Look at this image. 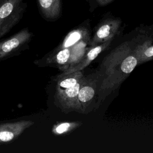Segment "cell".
Returning a JSON list of instances; mask_svg holds the SVG:
<instances>
[{
	"label": "cell",
	"instance_id": "obj_1",
	"mask_svg": "<svg viewBox=\"0 0 153 153\" xmlns=\"http://www.w3.org/2000/svg\"><path fill=\"white\" fill-rule=\"evenodd\" d=\"M27 6L24 0H0V38L21 20Z\"/></svg>",
	"mask_w": 153,
	"mask_h": 153
},
{
	"label": "cell",
	"instance_id": "obj_2",
	"mask_svg": "<svg viewBox=\"0 0 153 153\" xmlns=\"http://www.w3.org/2000/svg\"><path fill=\"white\" fill-rule=\"evenodd\" d=\"M28 28H24L10 38L0 42V60L14 54L27 44L33 37Z\"/></svg>",
	"mask_w": 153,
	"mask_h": 153
},
{
	"label": "cell",
	"instance_id": "obj_3",
	"mask_svg": "<svg viewBox=\"0 0 153 153\" xmlns=\"http://www.w3.org/2000/svg\"><path fill=\"white\" fill-rule=\"evenodd\" d=\"M34 124L31 120H20L13 123L0 124V145L12 142L24 131Z\"/></svg>",
	"mask_w": 153,
	"mask_h": 153
},
{
	"label": "cell",
	"instance_id": "obj_4",
	"mask_svg": "<svg viewBox=\"0 0 153 153\" xmlns=\"http://www.w3.org/2000/svg\"><path fill=\"white\" fill-rule=\"evenodd\" d=\"M84 81L82 79L71 87L62 90H56L54 96L56 104L65 111L76 108L78 94L84 83Z\"/></svg>",
	"mask_w": 153,
	"mask_h": 153
},
{
	"label": "cell",
	"instance_id": "obj_5",
	"mask_svg": "<svg viewBox=\"0 0 153 153\" xmlns=\"http://www.w3.org/2000/svg\"><path fill=\"white\" fill-rule=\"evenodd\" d=\"M39 13L45 20H57L61 14L62 0H36Z\"/></svg>",
	"mask_w": 153,
	"mask_h": 153
},
{
	"label": "cell",
	"instance_id": "obj_6",
	"mask_svg": "<svg viewBox=\"0 0 153 153\" xmlns=\"http://www.w3.org/2000/svg\"><path fill=\"white\" fill-rule=\"evenodd\" d=\"M120 20L118 19L107 18L103 22L96 33V38L98 40H103L111 37L117 31Z\"/></svg>",
	"mask_w": 153,
	"mask_h": 153
},
{
	"label": "cell",
	"instance_id": "obj_7",
	"mask_svg": "<svg viewBox=\"0 0 153 153\" xmlns=\"http://www.w3.org/2000/svg\"><path fill=\"white\" fill-rule=\"evenodd\" d=\"M83 79V75L79 71L64 72L58 77L56 90H62L71 87Z\"/></svg>",
	"mask_w": 153,
	"mask_h": 153
},
{
	"label": "cell",
	"instance_id": "obj_8",
	"mask_svg": "<svg viewBox=\"0 0 153 153\" xmlns=\"http://www.w3.org/2000/svg\"><path fill=\"white\" fill-rule=\"evenodd\" d=\"M105 47H106V44L99 45V46L94 47V48H92L88 53L86 59L84 60L82 63L79 65L78 66H77L75 68L67 69L66 70H65V72H74V71H76L78 70L82 69L83 68H84L85 66H87L91 61L93 60L100 54V53L103 50V49Z\"/></svg>",
	"mask_w": 153,
	"mask_h": 153
},
{
	"label": "cell",
	"instance_id": "obj_9",
	"mask_svg": "<svg viewBox=\"0 0 153 153\" xmlns=\"http://www.w3.org/2000/svg\"><path fill=\"white\" fill-rule=\"evenodd\" d=\"M95 93V90L93 85L88 84L82 86L79 90L77 100L81 105L88 103L93 98Z\"/></svg>",
	"mask_w": 153,
	"mask_h": 153
},
{
	"label": "cell",
	"instance_id": "obj_10",
	"mask_svg": "<svg viewBox=\"0 0 153 153\" xmlns=\"http://www.w3.org/2000/svg\"><path fill=\"white\" fill-rule=\"evenodd\" d=\"M84 32L82 29H76L71 32L65 39L63 44V47H69L77 42L81 38Z\"/></svg>",
	"mask_w": 153,
	"mask_h": 153
},
{
	"label": "cell",
	"instance_id": "obj_11",
	"mask_svg": "<svg viewBox=\"0 0 153 153\" xmlns=\"http://www.w3.org/2000/svg\"><path fill=\"white\" fill-rule=\"evenodd\" d=\"M137 63L136 57L132 56H128L122 62L121 65V71L125 74H129L133 71Z\"/></svg>",
	"mask_w": 153,
	"mask_h": 153
},
{
	"label": "cell",
	"instance_id": "obj_12",
	"mask_svg": "<svg viewBox=\"0 0 153 153\" xmlns=\"http://www.w3.org/2000/svg\"><path fill=\"white\" fill-rule=\"evenodd\" d=\"M73 124L69 123H63L61 124H59L53 127L52 131L54 134H61L66 133L69 130H70Z\"/></svg>",
	"mask_w": 153,
	"mask_h": 153
},
{
	"label": "cell",
	"instance_id": "obj_13",
	"mask_svg": "<svg viewBox=\"0 0 153 153\" xmlns=\"http://www.w3.org/2000/svg\"><path fill=\"white\" fill-rule=\"evenodd\" d=\"M114 0H90V7L94 8L97 7H103L110 3H111Z\"/></svg>",
	"mask_w": 153,
	"mask_h": 153
},
{
	"label": "cell",
	"instance_id": "obj_14",
	"mask_svg": "<svg viewBox=\"0 0 153 153\" xmlns=\"http://www.w3.org/2000/svg\"><path fill=\"white\" fill-rule=\"evenodd\" d=\"M144 54L147 57H153V46L148 48L144 52Z\"/></svg>",
	"mask_w": 153,
	"mask_h": 153
}]
</instances>
